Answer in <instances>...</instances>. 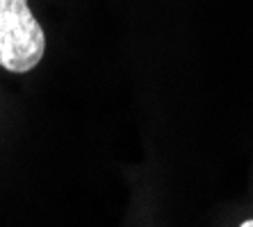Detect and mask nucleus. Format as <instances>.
Returning a JSON list of instances; mask_svg holds the SVG:
<instances>
[{"instance_id": "f03ea898", "label": "nucleus", "mask_w": 253, "mask_h": 227, "mask_svg": "<svg viewBox=\"0 0 253 227\" xmlns=\"http://www.w3.org/2000/svg\"><path fill=\"white\" fill-rule=\"evenodd\" d=\"M240 227H253V218H249V221H244Z\"/></svg>"}, {"instance_id": "f257e3e1", "label": "nucleus", "mask_w": 253, "mask_h": 227, "mask_svg": "<svg viewBox=\"0 0 253 227\" xmlns=\"http://www.w3.org/2000/svg\"><path fill=\"white\" fill-rule=\"evenodd\" d=\"M46 53V34L28 0H0V68L28 73Z\"/></svg>"}]
</instances>
